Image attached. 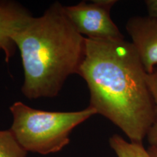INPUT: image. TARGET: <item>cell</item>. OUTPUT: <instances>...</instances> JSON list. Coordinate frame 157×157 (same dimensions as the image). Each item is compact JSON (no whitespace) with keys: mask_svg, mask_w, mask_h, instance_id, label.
I'll use <instances>...</instances> for the list:
<instances>
[{"mask_svg":"<svg viewBox=\"0 0 157 157\" xmlns=\"http://www.w3.org/2000/svg\"><path fill=\"white\" fill-rule=\"evenodd\" d=\"M77 74L87 84L89 105L97 114L119 127L130 142L143 143L156 121L155 104L132 42L86 38Z\"/></svg>","mask_w":157,"mask_h":157,"instance_id":"cell-1","label":"cell"},{"mask_svg":"<svg viewBox=\"0 0 157 157\" xmlns=\"http://www.w3.org/2000/svg\"><path fill=\"white\" fill-rule=\"evenodd\" d=\"M63 7L55 2L13 37L24 72L21 93L28 99L58 96L83 60L86 38L70 23Z\"/></svg>","mask_w":157,"mask_h":157,"instance_id":"cell-2","label":"cell"},{"mask_svg":"<svg viewBox=\"0 0 157 157\" xmlns=\"http://www.w3.org/2000/svg\"><path fill=\"white\" fill-rule=\"evenodd\" d=\"M10 131L25 151L40 155L56 154L70 143L74 128L97 114L88 106L76 111H48L31 108L21 101L9 108Z\"/></svg>","mask_w":157,"mask_h":157,"instance_id":"cell-3","label":"cell"},{"mask_svg":"<svg viewBox=\"0 0 157 157\" xmlns=\"http://www.w3.org/2000/svg\"><path fill=\"white\" fill-rule=\"evenodd\" d=\"M116 0H95L64 6L66 16L79 34L87 39L109 40L124 39L111 17Z\"/></svg>","mask_w":157,"mask_h":157,"instance_id":"cell-4","label":"cell"},{"mask_svg":"<svg viewBox=\"0 0 157 157\" xmlns=\"http://www.w3.org/2000/svg\"><path fill=\"white\" fill-rule=\"evenodd\" d=\"M126 30L147 74L157 65V19L133 16L127 21Z\"/></svg>","mask_w":157,"mask_h":157,"instance_id":"cell-5","label":"cell"},{"mask_svg":"<svg viewBox=\"0 0 157 157\" xmlns=\"http://www.w3.org/2000/svg\"><path fill=\"white\" fill-rule=\"evenodd\" d=\"M34 17L26 7L11 0L0 1V53L9 63L17 50L13 37Z\"/></svg>","mask_w":157,"mask_h":157,"instance_id":"cell-6","label":"cell"},{"mask_svg":"<svg viewBox=\"0 0 157 157\" xmlns=\"http://www.w3.org/2000/svg\"><path fill=\"white\" fill-rule=\"evenodd\" d=\"M109 142L117 157H151L143 143L127 141L118 134L113 135Z\"/></svg>","mask_w":157,"mask_h":157,"instance_id":"cell-7","label":"cell"},{"mask_svg":"<svg viewBox=\"0 0 157 157\" xmlns=\"http://www.w3.org/2000/svg\"><path fill=\"white\" fill-rule=\"evenodd\" d=\"M25 151L10 129L0 130V157H27Z\"/></svg>","mask_w":157,"mask_h":157,"instance_id":"cell-8","label":"cell"},{"mask_svg":"<svg viewBox=\"0 0 157 157\" xmlns=\"http://www.w3.org/2000/svg\"><path fill=\"white\" fill-rule=\"evenodd\" d=\"M146 78L147 84H148L154 101L156 121H157V68H156L151 74H147Z\"/></svg>","mask_w":157,"mask_h":157,"instance_id":"cell-9","label":"cell"},{"mask_svg":"<svg viewBox=\"0 0 157 157\" xmlns=\"http://www.w3.org/2000/svg\"><path fill=\"white\" fill-rule=\"evenodd\" d=\"M146 137L151 146L157 148V121L154 122L149 129Z\"/></svg>","mask_w":157,"mask_h":157,"instance_id":"cell-10","label":"cell"},{"mask_svg":"<svg viewBox=\"0 0 157 157\" xmlns=\"http://www.w3.org/2000/svg\"><path fill=\"white\" fill-rule=\"evenodd\" d=\"M148 16L157 19V0H146L145 1Z\"/></svg>","mask_w":157,"mask_h":157,"instance_id":"cell-11","label":"cell"},{"mask_svg":"<svg viewBox=\"0 0 157 157\" xmlns=\"http://www.w3.org/2000/svg\"><path fill=\"white\" fill-rule=\"evenodd\" d=\"M147 150L151 157H157V148L156 147L150 146Z\"/></svg>","mask_w":157,"mask_h":157,"instance_id":"cell-12","label":"cell"}]
</instances>
